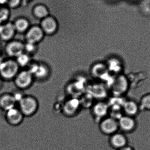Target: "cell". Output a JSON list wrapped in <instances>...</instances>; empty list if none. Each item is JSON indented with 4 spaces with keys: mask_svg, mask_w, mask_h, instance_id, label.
Wrapping results in <instances>:
<instances>
[{
    "mask_svg": "<svg viewBox=\"0 0 150 150\" xmlns=\"http://www.w3.org/2000/svg\"><path fill=\"white\" fill-rule=\"evenodd\" d=\"M20 70L15 59H4L0 65V77L4 82L13 81Z\"/></svg>",
    "mask_w": 150,
    "mask_h": 150,
    "instance_id": "6da1fadb",
    "label": "cell"
},
{
    "mask_svg": "<svg viewBox=\"0 0 150 150\" xmlns=\"http://www.w3.org/2000/svg\"><path fill=\"white\" fill-rule=\"evenodd\" d=\"M18 108L25 117L33 116L39 108V103L35 97L30 95H25L18 103Z\"/></svg>",
    "mask_w": 150,
    "mask_h": 150,
    "instance_id": "7a4b0ae2",
    "label": "cell"
},
{
    "mask_svg": "<svg viewBox=\"0 0 150 150\" xmlns=\"http://www.w3.org/2000/svg\"><path fill=\"white\" fill-rule=\"evenodd\" d=\"M114 77L109 88L115 97H121L129 88V81L125 75L120 74Z\"/></svg>",
    "mask_w": 150,
    "mask_h": 150,
    "instance_id": "3957f363",
    "label": "cell"
},
{
    "mask_svg": "<svg viewBox=\"0 0 150 150\" xmlns=\"http://www.w3.org/2000/svg\"><path fill=\"white\" fill-rule=\"evenodd\" d=\"M34 78L26 69H20L13 80L14 84L19 90L24 91L30 88L33 83Z\"/></svg>",
    "mask_w": 150,
    "mask_h": 150,
    "instance_id": "277c9868",
    "label": "cell"
},
{
    "mask_svg": "<svg viewBox=\"0 0 150 150\" xmlns=\"http://www.w3.org/2000/svg\"><path fill=\"white\" fill-rule=\"evenodd\" d=\"M4 52L8 58L15 59L24 52V43L14 39L6 43Z\"/></svg>",
    "mask_w": 150,
    "mask_h": 150,
    "instance_id": "5b68a950",
    "label": "cell"
},
{
    "mask_svg": "<svg viewBox=\"0 0 150 150\" xmlns=\"http://www.w3.org/2000/svg\"><path fill=\"white\" fill-rule=\"evenodd\" d=\"M99 128L104 134L110 136L119 131L118 120L107 116L99 122Z\"/></svg>",
    "mask_w": 150,
    "mask_h": 150,
    "instance_id": "8992f818",
    "label": "cell"
},
{
    "mask_svg": "<svg viewBox=\"0 0 150 150\" xmlns=\"http://www.w3.org/2000/svg\"><path fill=\"white\" fill-rule=\"evenodd\" d=\"M4 116L7 123L12 127L21 125L25 118L23 115L17 107L4 112Z\"/></svg>",
    "mask_w": 150,
    "mask_h": 150,
    "instance_id": "52a82bcc",
    "label": "cell"
},
{
    "mask_svg": "<svg viewBox=\"0 0 150 150\" xmlns=\"http://www.w3.org/2000/svg\"><path fill=\"white\" fill-rule=\"evenodd\" d=\"M109 105L108 103L99 100L92 107V112L96 121L99 123L104 118L107 117L109 112Z\"/></svg>",
    "mask_w": 150,
    "mask_h": 150,
    "instance_id": "ba28073f",
    "label": "cell"
},
{
    "mask_svg": "<svg viewBox=\"0 0 150 150\" xmlns=\"http://www.w3.org/2000/svg\"><path fill=\"white\" fill-rule=\"evenodd\" d=\"M16 34L12 21L0 25V40L7 43L14 39Z\"/></svg>",
    "mask_w": 150,
    "mask_h": 150,
    "instance_id": "9c48e42d",
    "label": "cell"
},
{
    "mask_svg": "<svg viewBox=\"0 0 150 150\" xmlns=\"http://www.w3.org/2000/svg\"><path fill=\"white\" fill-rule=\"evenodd\" d=\"M81 105L80 100L76 97L68 100L64 104L63 112L68 117H74L79 112Z\"/></svg>",
    "mask_w": 150,
    "mask_h": 150,
    "instance_id": "30bf717a",
    "label": "cell"
},
{
    "mask_svg": "<svg viewBox=\"0 0 150 150\" xmlns=\"http://www.w3.org/2000/svg\"><path fill=\"white\" fill-rule=\"evenodd\" d=\"M25 35V42L38 45L43 39L45 33L41 27L34 25L30 27Z\"/></svg>",
    "mask_w": 150,
    "mask_h": 150,
    "instance_id": "8fae6325",
    "label": "cell"
},
{
    "mask_svg": "<svg viewBox=\"0 0 150 150\" xmlns=\"http://www.w3.org/2000/svg\"><path fill=\"white\" fill-rule=\"evenodd\" d=\"M118 121L119 130L122 133H131L135 129L137 126V122L134 117L125 115H122Z\"/></svg>",
    "mask_w": 150,
    "mask_h": 150,
    "instance_id": "7c38bea8",
    "label": "cell"
},
{
    "mask_svg": "<svg viewBox=\"0 0 150 150\" xmlns=\"http://www.w3.org/2000/svg\"><path fill=\"white\" fill-rule=\"evenodd\" d=\"M108 143L114 150H118L127 145V140L124 133L118 131L109 136Z\"/></svg>",
    "mask_w": 150,
    "mask_h": 150,
    "instance_id": "4fadbf2b",
    "label": "cell"
},
{
    "mask_svg": "<svg viewBox=\"0 0 150 150\" xmlns=\"http://www.w3.org/2000/svg\"><path fill=\"white\" fill-rule=\"evenodd\" d=\"M91 73L93 77L103 81L108 79L110 74L106 64L101 62L93 65L91 68Z\"/></svg>",
    "mask_w": 150,
    "mask_h": 150,
    "instance_id": "5bb4252c",
    "label": "cell"
},
{
    "mask_svg": "<svg viewBox=\"0 0 150 150\" xmlns=\"http://www.w3.org/2000/svg\"><path fill=\"white\" fill-rule=\"evenodd\" d=\"M15 101L11 93H4L0 95V109L4 112L16 107Z\"/></svg>",
    "mask_w": 150,
    "mask_h": 150,
    "instance_id": "9a60e30c",
    "label": "cell"
},
{
    "mask_svg": "<svg viewBox=\"0 0 150 150\" xmlns=\"http://www.w3.org/2000/svg\"><path fill=\"white\" fill-rule=\"evenodd\" d=\"M40 27L45 34L52 35L57 31L58 24L54 18L47 16L43 19Z\"/></svg>",
    "mask_w": 150,
    "mask_h": 150,
    "instance_id": "2e32d148",
    "label": "cell"
},
{
    "mask_svg": "<svg viewBox=\"0 0 150 150\" xmlns=\"http://www.w3.org/2000/svg\"><path fill=\"white\" fill-rule=\"evenodd\" d=\"M140 108L139 105L131 100L125 101L122 106V110L125 115L134 118L138 114Z\"/></svg>",
    "mask_w": 150,
    "mask_h": 150,
    "instance_id": "e0dca14e",
    "label": "cell"
},
{
    "mask_svg": "<svg viewBox=\"0 0 150 150\" xmlns=\"http://www.w3.org/2000/svg\"><path fill=\"white\" fill-rule=\"evenodd\" d=\"M107 88L105 85H93L89 88L88 93L93 98H104L107 95Z\"/></svg>",
    "mask_w": 150,
    "mask_h": 150,
    "instance_id": "ac0fdd59",
    "label": "cell"
},
{
    "mask_svg": "<svg viewBox=\"0 0 150 150\" xmlns=\"http://www.w3.org/2000/svg\"><path fill=\"white\" fill-rule=\"evenodd\" d=\"M12 22L16 33L25 34L30 27L29 20L24 17L17 18Z\"/></svg>",
    "mask_w": 150,
    "mask_h": 150,
    "instance_id": "d6986e66",
    "label": "cell"
},
{
    "mask_svg": "<svg viewBox=\"0 0 150 150\" xmlns=\"http://www.w3.org/2000/svg\"><path fill=\"white\" fill-rule=\"evenodd\" d=\"M50 74V69L49 67L45 63L39 62L38 68L33 76L34 79L44 80L49 76Z\"/></svg>",
    "mask_w": 150,
    "mask_h": 150,
    "instance_id": "ffe728a7",
    "label": "cell"
},
{
    "mask_svg": "<svg viewBox=\"0 0 150 150\" xmlns=\"http://www.w3.org/2000/svg\"><path fill=\"white\" fill-rule=\"evenodd\" d=\"M105 64L109 73L116 75L120 74L122 69V66L121 62L119 59L111 58L108 60Z\"/></svg>",
    "mask_w": 150,
    "mask_h": 150,
    "instance_id": "44dd1931",
    "label": "cell"
},
{
    "mask_svg": "<svg viewBox=\"0 0 150 150\" xmlns=\"http://www.w3.org/2000/svg\"><path fill=\"white\" fill-rule=\"evenodd\" d=\"M31 57L24 52L15 59L20 69H25L32 61Z\"/></svg>",
    "mask_w": 150,
    "mask_h": 150,
    "instance_id": "7402d4cb",
    "label": "cell"
},
{
    "mask_svg": "<svg viewBox=\"0 0 150 150\" xmlns=\"http://www.w3.org/2000/svg\"><path fill=\"white\" fill-rule=\"evenodd\" d=\"M11 10L5 5H0V25L10 21Z\"/></svg>",
    "mask_w": 150,
    "mask_h": 150,
    "instance_id": "603a6c76",
    "label": "cell"
},
{
    "mask_svg": "<svg viewBox=\"0 0 150 150\" xmlns=\"http://www.w3.org/2000/svg\"><path fill=\"white\" fill-rule=\"evenodd\" d=\"M33 13L36 17L44 19L48 16V11L44 5H38L33 8Z\"/></svg>",
    "mask_w": 150,
    "mask_h": 150,
    "instance_id": "cb8c5ba5",
    "label": "cell"
},
{
    "mask_svg": "<svg viewBox=\"0 0 150 150\" xmlns=\"http://www.w3.org/2000/svg\"><path fill=\"white\" fill-rule=\"evenodd\" d=\"M37 44L26 42L24 43V52L32 57L36 54L38 51Z\"/></svg>",
    "mask_w": 150,
    "mask_h": 150,
    "instance_id": "d4e9b609",
    "label": "cell"
},
{
    "mask_svg": "<svg viewBox=\"0 0 150 150\" xmlns=\"http://www.w3.org/2000/svg\"><path fill=\"white\" fill-rule=\"evenodd\" d=\"M140 108L150 111V93L144 95L140 100Z\"/></svg>",
    "mask_w": 150,
    "mask_h": 150,
    "instance_id": "484cf974",
    "label": "cell"
},
{
    "mask_svg": "<svg viewBox=\"0 0 150 150\" xmlns=\"http://www.w3.org/2000/svg\"><path fill=\"white\" fill-rule=\"evenodd\" d=\"M22 0H6L5 5L9 8L11 9H16L21 6Z\"/></svg>",
    "mask_w": 150,
    "mask_h": 150,
    "instance_id": "4316f807",
    "label": "cell"
},
{
    "mask_svg": "<svg viewBox=\"0 0 150 150\" xmlns=\"http://www.w3.org/2000/svg\"><path fill=\"white\" fill-rule=\"evenodd\" d=\"M11 93L12 94L15 101L16 102L17 105L25 95L23 93V91L18 89L13 91L12 92H11Z\"/></svg>",
    "mask_w": 150,
    "mask_h": 150,
    "instance_id": "83f0119b",
    "label": "cell"
},
{
    "mask_svg": "<svg viewBox=\"0 0 150 150\" xmlns=\"http://www.w3.org/2000/svg\"><path fill=\"white\" fill-rule=\"evenodd\" d=\"M118 150H135L132 148L131 146H129V145H127L125 147L122 148V149H120Z\"/></svg>",
    "mask_w": 150,
    "mask_h": 150,
    "instance_id": "f1b7e54d",
    "label": "cell"
},
{
    "mask_svg": "<svg viewBox=\"0 0 150 150\" xmlns=\"http://www.w3.org/2000/svg\"><path fill=\"white\" fill-rule=\"evenodd\" d=\"M4 81L0 77V91L3 88Z\"/></svg>",
    "mask_w": 150,
    "mask_h": 150,
    "instance_id": "f546056e",
    "label": "cell"
},
{
    "mask_svg": "<svg viewBox=\"0 0 150 150\" xmlns=\"http://www.w3.org/2000/svg\"><path fill=\"white\" fill-rule=\"evenodd\" d=\"M30 1V0H22V1Z\"/></svg>",
    "mask_w": 150,
    "mask_h": 150,
    "instance_id": "4dcf8cb0",
    "label": "cell"
},
{
    "mask_svg": "<svg viewBox=\"0 0 150 150\" xmlns=\"http://www.w3.org/2000/svg\"><path fill=\"white\" fill-rule=\"evenodd\" d=\"M0 54H1V47L0 46Z\"/></svg>",
    "mask_w": 150,
    "mask_h": 150,
    "instance_id": "1f68e13d",
    "label": "cell"
}]
</instances>
